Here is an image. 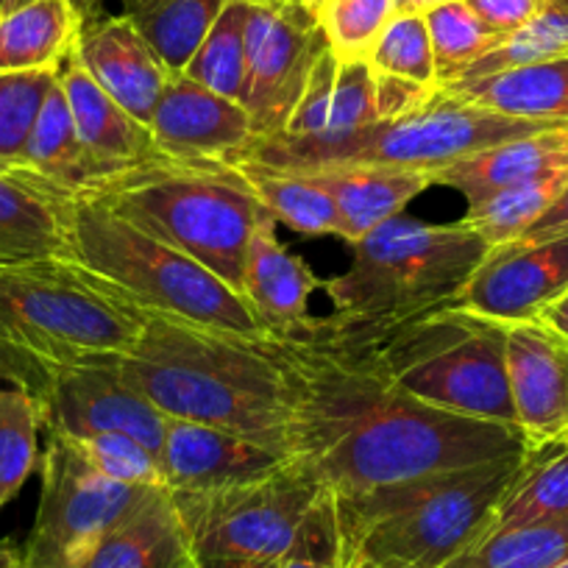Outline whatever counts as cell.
Here are the masks:
<instances>
[{
    "mask_svg": "<svg viewBox=\"0 0 568 568\" xmlns=\"http://www.w3.org/2000/svg\"><path fill=\"white\" fill-rule=\"evenodd\" d=\"M566 184L568 171H562L496 190V193H490L479 204L468 206L460 221L468 229H474L490 248L513 243V240L524 237L527 229L555 204V199L562 193Z\"/></svg>",
    "mask_w": 568,
    "mask_h": 568,
    "instance_id": "obj_33",
    "label": "cell"
},
{
    "mask_svg": "<svg viewBox=\"0 0 568 568\" xmlns=\"http://www.w3.org/2000/svg\"><path fill=\"white\" fill-rule=\"evenodd\" d=\"M329 51L324 26L296 3H248L245 103L254 136H278L307 92L315 64Z\"/></svg>",
    "mask_w": 568,
    "mask_h": 568,
    "instance_id": "obj_13",
    "label": "cell"
},
{
    "mask_svg": "<svg viewBox=\"0 0 568 568\" xmlns=\"http://www.w3.org/2000/svg\"><path fill=\"white\" fill-rule=\"evenodd\" d=\"M544 321L549 326H555L562 337H568V293L560 298V302H555L549 310H546Z\"/></svg>",
    "mask_w": 568,
    "mask_h": 568,
    "instance_id": "obj_45",
    "label": "cell"
},
{
    "mask_svg": "<svg viewBox=\"0 0 568 568\" xmlns=\"http://www.w3.org/2000/svg\"><path fill=\"white\" fill-rule=\"evenodd\" d=\"M393 14L396 0H335L321 14L329 51L343 62L368 59Z\"/></svg>",
    "mask_w": 568,
    "mask_h": 568,
    "instance_id": "obj_40",
    "label": "cell"
},
{
    "mask_svg": "<svg viewBox=\"0 0 568 568\" xmlns=\"http://www.w3.org/2000/svg\"><path fill=\"white\" fill-rule=\"evenodd\" d=\"M20 165L37 173L51 187L62 190L70 199H90L109 182H114L112 173L84 149L59 75L37 114Z\"/></svg>",
    "mask_w": 568,
    "mask_h": 568,
    "instance_id": "obj_25",
    "label": "cell"
},
{
    "mask_svg": "<svg viewBox=\"0 0 568 568\" xmlns=\"http://www.w3.org/2000/svg\"><path fill=\"white\" fill-rule=\"evenodd\" d=\"M245 3H293V0H245Z\"/></svg>",
    "mask_w": 568,
    "mask_h": 568,
    "instance_id": "obj_51",
    "label": "cell"
},
{
    "mask_svg": "<svg viewBox=\"0 0 568 568\" xmlns=\"http://www.w3.org/2000/svg\"><path fill=\"white\" fill-rule=\"evenodd\" d=\"M555 568H568V557H566V560H562V562H557Z\"/></svg>",
    "mask_w": 568,
    "mask_h": 568,
    "instance_id": "obj_55",
    "label": "cell"
},
{
    "mask_svg": "<svg viewBox=\"0 0 568 568\" xmlns=\"http://www.w3.org/2000/svg\"><path fill=\"white\" fill-rule=\"evenodd\" d=\"M0 374L31 387L42 409V429L64 438L131 435L160 455L168 415H162L120 371V357L62 365H29L0 359Z\"/></svg>",
    "mask_w": 568,
    "mask_h": 568,
    "instance_id": "obj_12",
    "label": "cell"
},
{
    "mask_svg": "<svg viewBox=\"0 0 568 568\" xmlns=\"http://www.w3.org/2000/svg\"><path fill=\"white\" fill-rule=\"evenodd\" d=\"M271 343L296 390L291 463L329 494L385 488L527 449L516 426L415 402L346 348L302 326Z\"/></svg>",
    "mask_w": 568,
    "mask_h": 568,
    "instance_id": "obj_1",
    "label": "cell"
},
{
    "mask_svg": "<svg viewBox=\"0 0 568 568\" xmlns=\"http://www.w3.org/2000/svg\"><path fill=\"white\" fill-rule=\"evenodd\" d=\"M64 260L98 291L140 313L168 315L243 341L267 337L243 293L92 199H73Z\"/></svg>",
    "mask_w": 568,
    "mask_h": 568,
    "instance_id": "obj_5",
    "label": "cell"
},
{
    "mask_svg": "<svg viewBox=\"0 0 568 568\" xmlns=\"http://www.w3.org/2000/svg\"><path fill=\"white\" fill-rule=\"evenodd\" d=\"M42 409L31 387L0 374V513L40 468Z\"/></svg>",
    "mask_w": 568,
    "mask_h": 568,
    "instance_id": "obj_32",
    "label": "cell"
},
{
    "mask_svg": "<svg viewBox=\"0 0 568 568\" xmlns=\"http://www.w3.org/2000/svg\"><path fill=\"white\" fill-rule=\"evenodd\" d=\"M57 75L64 98H68L70 114H73L75 131H79L84 149L114 179L134 171V168L168 160L156 149L154 134H151L149 125L140 123L109 92H103L101 84L81 68L73 51L59 64Z\"/></svg>",
    "mask_w": 568,
    "mask_h": 568,
    "instance_id": "obj_20",
    "label": "cell"
},
{
    "mask_svg": "<svg viewBox=\"0 0 568 568\" xmlns=\"http://www.w3.org/2000/svg\"><path fill=\"white\" fill-rule=\"evenodd\" d=\"M9 551H12V546H0V566H3V560L9 557Z\"/></svg>",
    "mask_w": 568,
    "mask_h": 568,
    "instance_id": "obj_52",
    "label": "cell"
},
{
    "mask_svg": "<svg viewBox=\"0 0 568 568\" xmlns=\"http://www.w3.org/2000/svg\"><path fill=\"white\" fill-rule=\"evenodd\" d=\"M438 92L418 90L404 81L387 79L371 70L365 59L343 62L326 51L315 64L307 92L298 101L291 123L278 136L296 140H329L363 125L409 112Z\"/></svg>",
    "mask_w": 568,
    "mask_h": 568,
    "instance_id": "obj_14",
    "label": "cell"
},
{
    "mask_svg": "<svg viewBox=\"0 0 568 568\" xmlns=\"http://www.w3.org/2000/svg\"><path fill=\"white\" fill-rule=\"evenodd\" d=\"M156 149L176 162H232L254 140L243 103L206 90L187 75H171L149 123Z\"/></svg>",
    "mask_w": 568,
    "mask_h": 568,
    "instance_id": "obj_17",
    "label": "cell"
},
{
    "mask_svg": "<svg viewBox=\"0 0 568 568\" xmlns=\"http://www.w3.org/2000/svg\"><path fill=\"white\" fill-rule=\"evenodd\" d=\"M505 363L524 444L568 435V337L544 318L510 324Z\"/></svg>",
    "mask_w": 568,
    "mask_h": 568,
    "instance_id": "obj_16",
    "label": "cell"
},
{
    "mask_svg": "<svg viewBox=\"0 0 568 568\" xmlns=\"http://www.w3.org/2000/svg\"><path fill=\"white\" fill-rule=\"evenodd\" d=\"M248 182L251 193L262 204V210L276 223L291 226L293 232L307 237H337V210L321 184L304 173L276 171V168L256 165V162H229Z\"/></svg>",
    "mask_w": 568,
    "mask_h": 568,
    "instance_id": "obj_31",
    "label": "cell"
},
{
    "mask_svg": "<svg viewBox=\"0 0 568 568\" xmlns=\"http://www.w3.org/2000/svg\"><path fill=\"white\" fill-rule=\"evenodd\" d=\"M557 123L507 118L485 106L446 95L444 90L409 112L363 125L329 140L254 136L237 160L276 171L318 168H390V171L438 173L457 160L494 149L499 142L535 134ZM232 160V162H237Z\"/></svg>",
    "mask_w": 568,
    "mask_h": 568,
    "instance_id": "obj_7",
    "label": "cell"
},
{
    "mask_svg": "<svg viewBox=\"0 0 568 568\" xmlns=\"http://www.w3.org/2000/svg\"><path fill=\"white\" fill-rule=\"evenodd\" d=\"M568 293V234L494 245L463 287L457 304L496 324L544 318Z\"/></svg>",
    "mask_w": 568,
    "mask_h": 568,
    "instance_id": "obj_15",
    "label": "cell"
},
{
    "mask_svg": "<svg viewBox=\"0 0 568 568\" xmlns=\"http://www.w3.org/2000/svg\"><path fill=\"white\" fill-rule=\"evenodd\" d=\"M315 291H321V278L278 240L276 221L271 215L262 217L251 234L240 293L265 335H293L310 318Z\"/></svg>",
    "mask_w": 568,
    "mask_h": 568,
    "instance_id": "obj_21",
    "label": "cell"
},
{
    "mask_svg": "<svg viewBox=\"0 0 568 568\" xmlns=\"http://www.w3.org/2000/svg\"><path fill=\"white\" fill-rule=\"evenodd\" d=\"M488 251L463 221L438 226L396 215L357 240L346 271L321 282V291L343 321H398L455 304Z\"/></svg>",
    "mask_w": 568,
    "mask_h": 568,
    "instance_id": "obj_8",
    "label": "cell"
},
{
    "mask_svg": "<svg viewBox=\"0 0 568 568\" xmlns=\"http://www.w3.org/2000/svg\"><path fill=\"white\" fill-rule=\"evenodd\" d=\"M81 68L129 114L149 125L171 73L125 14L81 26L73 45Z\"/></svg>",
    "mask_w": 568,
    "mask_h": 568,
    "instance_id": "obj_18",
    "label": "cell"
},
{
    "mask_svg": "<svg viewBox=\"0 0 568 568\" xmlns=\"http://www.w3.org/2000/svg\"><path fill=\"white\" fill-rule=\"evenodd\" d=\"M293 173H304L329 193L337 210V237L348 245L402 215L409 201L435 187L429 173L390 168H318Z\"/></svg>",
    "mask_w": 568,
    "mask_h": 568,
    "instance_id": "obj_24",
    "label": "cell"
},
{
    "mask_svg": "<svg viewBox=\"0 0 568 568\" xmlns=\"http://www.w3.org/2000/svg\"><path fill=\"white\" fill-rule=\"evenodd\" d=\"M73 199L23 165L0 168V265L68 256Z\"/></svg>",
    "mask_w": 568,
    "mask_h": 568,
    "instance_id": "obj_22",
    "label": "cell"
},
{
    "mask_svg": "<svg viewBox=\"0 0 568 568\" xmlns=\"http://www.w3.org/2000/svg\"><path fill=\"white\" fill-rule=\"evenodd\" d=\"M444 3H455V0H396V12L426 14L429 9L444 7Z\"/></svg>",
    "mask_w": 568,
    "mask_h": 568,
    "instance_id": "obj_47",
    "label": "cell"
},
{
    "mask_svg": "<svg viewBox=\"0 0 568 568\" xmlns=\"http://www.w3.org/2000/svg\"><path fill=\"white\" fill-rule=\"evenodd\" d=\"M245 18H248V3L245 0H229L223 12L217 14L206 40L201 42V48L182 73L187 79L199 81L206 90L232 98L237 103H245V87H248Z\"/></svg>",
    "mask_w": 568,
    "mask_h": 568,
    "instance_id": "obj_35",
    "label": "cell"
},
{
    "mask_svg": "<svg viewBox=\"0 0 568 568\" xmlns=\"http://www.w3.org/2000/svg\"><path fill=\"white\" fill-rule=\"evenodd\" d=\"M446 95L535 123L568 125V57L440 87Z\"/></svg>",
    "mask_w": 568,
    "mask_h": 568,
    "instance_id": "obj_27",
    "label": "cell"
},
{
    "mask_svg": "<svg viewBox=\"0 0 568 568\" xmlns=\"http://www.w3.org/2000/svg\"><path fill=\"white\" fill-rule=\"evenodd\" d=\"M251 568H282V560H273V562H260V566H251Z\"/></svg>",
    "mask_w": 568,
    "mask_h": 568,
    "instance_id": "obj_50",
    "label": "cell"
},
{
    "mask_svg": "<svg viewBox=\"0 0 568 568\" xmlns=\"http://www.w3.org/2000/svg\"><path fill=\"white\" fill-rule=\"evenodd\" d=\"M365 62L371 64L374 73L387 75V79L404 81V84H413L426 92H440L438 68H435L433 42H429L424 14H393Z\"/></svg>",
    "mask_w": 568,
    "mask_h": 568,
    "instance_id": "obj_38",
    "label": "cell"
},
{
    "mask_svg": "<svg viewBox=\"0 0 568 568\" xmlns=\"http://www.w3.org/2000/svg\"><path fill=\"white\" fill-rule=\"evenodd\" d=\"M302 329L346 348L415 402L516 426L505 363L507 326L463 304H444L379 324L310 315Z\"/></svg>",
    "mask_w": 568,
    "mask_h": 568,
    "instance_id": "obj_3",
    "label": "cell"
},
{
    "mask_svg": "<svg viewBox=\"0 0 568 568\" xmlns=\"http://www.w3.org/2000/svg\"><path fill=\"white\" fill-rule=\"evenodd\" d=\"M68 0H37L0 18V73L59 70L79 37Z\"/></svg>",
    "mask_w": 568,
    "mask_h": 568,
    "instance_id": "obj_29",
    "label": "cell"
},
{
    "mask_svg": "<svg viewBox=\"0 0 568 568\" xmlns=\"http://www.w3.org/2000/svg\"><path fill=\"white\" fill-rule=\"evenodd\" d=\"M75 568H195L171 490H151L149 499Z\"/></svg>",
    "mask_w": 568,
    "mask_h": 568,
    "instance_id": "obj_26",
    "label": "cell"
},
{
    "mask_svg": "<svg viewBox=\"0 0 568 568\" xmlns=\"http://www.w3.org/2000/svg\"><path fill=\"white\" fill-rule=\"evenodd\" d=\"M341 568H363V566H357V562H341Z\"/></svg>",
    "mask_w": 568,
    "mask_h": 568,
    "instance_id": "obj_54",
    "label": "cell"
},
{
    "mask_svg": "<svg viewBox=\"0 0 568 568\" xmlns=\"http://www.w3.org/2000/svg\"><path fill=\"white\" fill-rule=\"evenodd\" d=\"M53 84L57 70L0 73V168L20 165L37 114Z\"/></svg>",
    "mask_w": 568,
    "mask_h": 568,
    "instance_id": "obj_39",
    "label": "cell"
},
{
    "mask_svg": "<svg viewBox=\"0 0 568 568\" xmlns=\"http://www.w3.org/2000/svg\"><path fill=\"white\" fill-rule=\"evenodd\" d=\"M562 516H568V435L524 449L485 535Z\"/></svg>",
    "mask_w": 568,
    "mask_h": 568,
    "instance_id": "obj_28",
    "label": "cell"
},
{
    "mask_svg": "<svg viewBox=\"0 0 568 568\" xmlns=\"http://www.w3.org/2000/svg\"><path fill=\"white\" fill-rule=\"evenodd\" d=\"M562 171H568V125H551L452 162L433 173V182L463 193L471 206L496 190Z\"/></svg>",
    "mask_w": 568,
    "mask_h": 568,
    "instance_id": "obj_23",
    "label": "cell"
},
{
    "mask_svg": "<svg viewBox=\"0 0 568 568\" xmlns=\"http://www.w3.org/2000/svg\"><path fill=\"white\" fill-rule=\"evenodd\" d=\"M324 485L298 463L248 483L171 490L195 568H251L284 560Z\"/></svg>",
    "mask_w": 568,
    "mask_h": 568,
    "instance_id": "obj_10",
    "label": "cell"
},
{
    "mask_svg": "<svg viewBox=\"0 0 568 568\" xmlns=\"http://www.w3.org/2000/svg\"><path fill=\"white\" fill-rule=\"evenodd\" d=\"M90 199L210 267L237 293L251 234L267 215L229 162H151Z\"/></svg>",
    "mask_w": 568,
    "mask_h": 568,
    "instance_id": "obj_6",
    "label": "cell"
},
{
    "mask_svg": "<svg viewBox=\"0 0 568 568\" xmlns=\"http://www.w3.org/2000/svg\"><path fill=\"white\" fill-rule=\"evenodd\" d=\"M282 568H341V562L321 560V557L304 555V551L291 549V551H287V555H284Z\"/></svg>",
    "mask_w": 568,
    "mask_h": 568,
    "instance_id": "obj_44",
    "label": "cell"
},
{
    "mask_svg": "<svg viewBox=\"0 0 568 568\" xmlns=\"http://www.w3.org/2000/svg\"><path fill=\"white\" fill-rule=\"evenodd\" d=\"M29 3H37V0H0V18L9 12H18V9L29 7Z\"/></svg>",
    "mask_w": 568,
    "mask_h": 568,
    "instance_id": "obj_48",
    "label": "cell"
},
{
    "mask_svg": "<svg viewBox=\"0 0 568 568\" xmlns=\"http://www.w3.org/2000/svg\"><path fill=\"white\" fill-rule=\"evenodd\" d=\"M160 463L168 490H206L267 477L291 460L217 426L168 418Z\"/></svg>",
    "mask_w": 568,
    "mask_h": 568,
    "instance_id": "obj_19",
    "label": "cell"
},
{
    "mask_svg": "<svg viewBox=\"0 0 568 568\" xmlns=\"http://www.w3.org/2000/svg\"><path fill=\"white\" fill-rule=\"evenodd\" d=\"M73 14L79 18V26L92 23V20L101 18V9H103V0H68Z\"/></svg>",
    "mask_w": 568,
    "mask_h": 568,
    "instance_id": "obj_46",
    "label": "cell"
},
{
    "mask_svg": "<svg viewBox=\"0 0 568 568\" xmlns=\"http://www.w3.org/2000/svg\"><path fill=\"white\" fill-rule=\"evenodd\" d=\"M120 3H123V7L129 9V7H134V3H140V0H120Z\"/></svg>",
    "mask_w": 568,
    "mask_h": 568,
    "instance_id": "obj_53",
    "label": "cell"
},
{
    "mask_svg": "<svg viewBox=\"0 0 568 568\" xmlns=\"http://www.w3.org/2000/svg\"><path fill=\"white\" fill-rule=\"evenodd\" d=\"M568 557V516L490 532L444 568H555Z\"/></svg>",
    "mask_w": 568,
    "mask_h": 568,
    "instance_id": "obj_34",
    "label": "cell"
},
{
    "mask_svg": "<svg viewBox=\"0 0 568 568\" xmlns=\"http://www.w3.org/2000/svg\"><path fill=\"white\" fill-rule=\"evenodd\" d=\"M142 313L90 284L64 256L0 265V359L62 365L123 357Z\"/></svg>",
    "mask_w": 568,
    "mask_h": 568,
    "instance_id": "obj_9",
    "label": "cell"
},
{
    "mask_svg": "<svg viewBox=\"0 0 568 568\" xmlns=\"http://www.w3.org/2000/svg\"><path fill=\"white\" fill-rule=\"evenodd\" d=\"M521 455L385 488L332 494L341 562L444 568L488 532Z\"/></svg>",
    "mask_w": 568,
    "mask_h": 568,
    "instance_id": "obj_4",
    "label": "cell"
},
{
    "mask_svg": "<svg viewBox=\"0 0 568 568\" xmlns=\"http://www.w3.org/2000/svg\"><path fill=\"white\" fill-rule=\"evenodd\" d=\"M226 3L229 0H140L123 14L160 57L168 73L179 75L206 40Z\"/></svg>",
    "mask_w": 568,
    "mask_h": 568,
    "instance_id": "obj_30",
    "label": "cell"
},
{
    "mask_svg": "<svg viewBox=\"0 0 568 568\" xmlns=\"http://www.w3.org/2000/svg\"><path fill=\"white\" fill-rule=\"evenodd\" d=\"M568 234V184L562 193L557 195L555 204L527 229V234L518 240H551V237H566Z\"/></svg>",
    "mask_w": 568,
    "mask_h": 568,
    "instance_id": "obj_43",
    "label": "cell"
},
{
    "mask_svg": "<svg viewBox=\"0 0 568 568\" xmlns=\"http://www.w3.org/2000/svg\"><path fill=\"white\" fill-rule=\"evenodd\" d=\"M0 568H26L23 566V557H20V551H9V557H7V560H3V566H0Z\"/></svg>",
    "mask_w": 568,
    "mask_h": 568,
    "instance_id": "obj_49",
    "label": "cell"
},
{
    "mask_svg": "<svg viewBox=\"0 0 568 568\" xmlns=\"http://www.w3.org/2000/svg\"><path fill=\"white\" fill-rule=\"evenodd\" d=\"M429 42H433L435 68H438L440 87L455 84L477 59L494 51L501 42L477 14L471 12L466 0L444 3L424 14Z\"/></svg>",
    "mask_w": 568,
    "mask_h": 568,
    "instance_id": "obj_37",
    "label": "cell"
},
{
    "mask_svg": "<svg viewBox=\"0 0 568 568\" xmlns=\"http://www.w3.org/2000/svg\"><path fill=\"white\" fill-rule=\"evenodd\" d=\"M471 12L494 31L496 37H510L544 12L546 0H466Z\"/></svg>",
    "mask_w": 568,
    "mask_h": 568,
    "instance_id": "obj_42",
    "label": "cell"
},
{
    "mask_svg": "<svg viewBox=\"0 0 568 568\" xmlns=\"http://www.w3.org/2000/svg\"><path fill=\"white\" fill-rule=\"evenodd\" d=\"M70 440L87 457L90 466H95L98 471L106 474L114 483L140 485V488H168L160 455L145 444H140V440L131 438V435L106 433Z\"/></svg>",
    "mask_w": 568,
    "mask_h": 568,
    "instance_id": "obj_41",
    "label": "cell"
},
{
    "mask_svg": "<svg viewBox=\"0 0 568 568\" xmlns=\"http://www.w3.org/2000/svg\"><path fill=\"white\" fill-rule=\"evenodd\" d=\"M329 3H335V0H329ZM329 3H326V7H329Z\"/></svg>",
    "mask_w": 568,
    "mask_h": 568,
    "instance_id": "obj_56",
    "label": "cell"
},
{
    "mask_svg": "<svg viewBox=\"0 0 568 568\" xmlns=\"http://www.w3.org/2000/svg\"><path fill=\"white\" fill-rule=\"evenodd\" d=\"M557 57H568V0H546L538 18L529 20L516 34L505 37L494 51L477 59L457 81L488 79V75L505 73V70Z\"/></svg>",
    "mask_w": 568,
    "mask_h": 568,
    "instance_id": "obj_36",
    "label": "cell"
},
{
    "mask_svg": "<svg viewBox=\"0 0 568 568\" xmlns=\"http://www.w3.org/2000/svg\"><path fill=\"white\" fill-rule=\"evenodd\" d=\"M120 371L168 418L217 426L291 460L296 390L271 337L243 341L142 313Z\"/></svg>",
    "mask_w": 568,
    "mask_h": 568,
    "instance_id": "obj_2",
    "label": "cell"
},
{
    "mask_svg": "<svg viewBox=\"0 0 568 568\" xmlns=\"http://www.w3.org/2000/svg\"><path fill=\"white\" fill-rule=\"evenodd\" d=\"M40 507L26 549V568H75L125 521L154 488L123 485L87 463L62 435H48L40 457Z\"/></svg>",
    "mask_w": 568,
    "mask_h": 568,
    "instance_id": "obj_11",
    "label": "cell"
}]
</instances>
